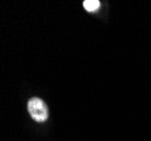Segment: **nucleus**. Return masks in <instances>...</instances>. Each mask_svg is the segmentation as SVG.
Instances as JSON below:
<instances>
[{
    "label": "nucleus",
    "mask_w": 151,
    "mask_h": 141,
    "mask_svg": "<svg viewBox=\"0 0 151 141\" xmlns=\"http://www.w3.org/2000/svg\"><path fill=\"white\" fill-rule=\"evenodd\" d=\"M99 7H101V2L98 0H85L83 1V8L89 13H94L96 10H98Z\"/></svg>",
    "instance_id": "nucleus-2"
},
{
    "label": "nucleus",
    "mask_w": 151,
    "mask_h": 141,
    "mask_svg": "<svg viewBox=\"0 0 151 141\" xmlns=\"http://www.w3.org/2000/svg\"><path fill=\"white\" fill-rule=\"evenodd\" d=\"M27 109L31 117L36 122H44L49 117V109L43 99L38 97H32L27 103Z\"/></svg>",
    "instance_id": "nucleus-1"
}]
</instances>
